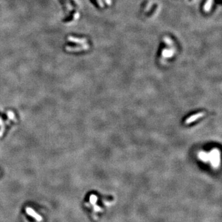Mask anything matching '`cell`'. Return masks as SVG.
<instances>
[{"label": "cell", "mask_w": 222, "mask_h": 222, "mask_svg": "<svg viewBox=\"0 0 222 222\" xmlns=\"http://www.w3.org/2000/svg\"><path fill=\"white\" fill-rule=\"evenodd\" d=\"M164 42H165V43L167 44V45L170 46H173V42H172V39H171L170 38H169V37H165V38H164Z\"/></svg>", "instance_id": "5"}, {"label": "cell", "mask_w": 222, "mask_h": 222, "mask_svg": "<svg viewBox=\"0 0 222 222\" xmlns=\"http://www.w3.org/2000/svg\"><path fill=\"white\" fill-rule=\"evenodd\" d=\"M105 2L106 3V4L108 5V6H111V3H112V0H104Z\"/></svg>", "instance_id": "8"}, {"label": "cell", "mask_w": 222, "mask_h": 222, "mask_svg": "<svg viewBox=\"0 0 222 222\" xmlns=\"http://www.w3.org/2000/svg\"><path fill=\"white\" fill-rule=\"evenodd\" d=\"M67 40L69 42L75 43H79V44H84L85 43H86L87 40L85 38H75L70 36L67 38Z\"/></svg>", "instance_id": "2"}, {"label": "cell", "mask_w": 222, "mask_h": 222, "mask_svg": "<svg viewBox=\"0 0 222 222\" xmlns=\"http://www.w3.org/2000/svg\"><path fill=\"white\" fill-rule=\"evenodd\" d=\"M88 48H90V46L88 44H83L81 46H75V47H70V46H66L65 49L68 51H83L86 50Z\"/></svg>", "instance_id": "1"}, {"label": "cell", "mask_w": 222, "mask_h": 222, "mask_svg": "<svg viewBox=\"0 0 222 222\" xmlns=\"http://www.w3.org/2000/svg\"><path fill=\"white\" fill-rule=\"evenodd\" d=\"M162 54L164 57H170L174 54V50H173V49L165 48L163 49Z\"/></svg>", "instance_id": "3"}, {"label": "cell", "mask_w": 222, "mask_h": 222, "mask_svg": "<svg viewBox=\"0 0 222 222\" xmlns=\"http://www.w3.org/2000/svg\"><path fill=\"white\" fill-rule=\"evenodd\" d=\"M65 5H66L67 8L68 9V11H71V10L72 9V7L71 5H70V3H69V2H65Z\"/></svg>", "instance_id": "7"}, {"label": "cell", "mask_w": 222, "mask_h": 222, "mask_svg": "<svg viewBox=\"0 0 222 222\" xmlns=\"http://www.w3.org/2000/svg\"><path fill=\"white\" fill-rule=\"evenodd\" d=\"M212 3H213V0H207L206 1L204 5V9L205 12H209L210 8L212 7Z\"/></svg>", "instance_id": "4"}, {"label": "cell", "mask_w": 222, "mask_h": 222, "mask_svg": "<svg viewBox=\"0 0 222 222\" xmlns=\"http://www.w3.org/2000/svg\"><path fill=\"white\" fill-rule=\"evenodd\" d=\"M97 2H98V4H99V6H100L101 8H104V3L103 2V1L102 0H96Z\"/></svg>", "instance_id": "6"}]
</instances>
